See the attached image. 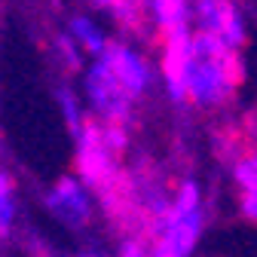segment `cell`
<instances>
[{
	"instance_id": "3",
	"label": "cell",
	"mask_w": 257,
	"mask_h": 257,
	"mask_svg": "<svg viewBox=\"0 0 257 257\" xmlns=\"http://www.w3.org/2000/svg\"><path fill=\"white\" fill-rule=\"evenodd\" d=\"M208 227V196L196 175L172 184V199L159 220L141 236L147 257H193Z\"/></svg>"
},
{
	"instance_id": "6",
	"label": "cell",
	"mask_w": 257,
	"mask_h": 257,
	"mask_svg": "<svg viewBox=\"0 0 257 257\" xmlns=\"http://www.w3.org/2000/svg\"><path fill=\"white\" fill-rule=\"evenodd\" d=\"M98 58L104 61V68L113 74V80L125 89V95L135 104H141L150 95V89L156 83V68L141 46H135L132 40H113L110 37L107 49Z\"/></svg>"
},
{
	"instance_id": "15",
	"label": "cell",
	"mask_w": 257,
	"mask_h": 257,
	"mask_svg": "<svg viewBox=\"0 0 257 257\" xmlns=\"http://www.w3.org/2000/svg\"><path fill=\"white\" fill-rule=\"evenodd\" d=\"M52 58H55V64L64 71V74H80L83 71V64H86V58H83V52L77 49V43L64 34V28L61 31H55L52 34Z\"/></svg>"
},
{
	"instance_id": "13",
	"label": "cell",
	"mask_w": 257,
	"mask_h": 257,
	"mask_svg": "<svg viewBox=\"0 0 257 257\" xmlns=\"http://www.w3.org/2000/svg\"><path fill=\"white\" fill-rule=\"evenodd\" d=\"M89 7L95 13H104L110 22H116L122 31H132V34L147 25L141 0H89Z\"/></svg>"
},
{
	"instance_id": "4",
	"label": "cell",
	"mask_w": 257,
	"mask_h": 257,
	"mask_svg": "<svg viewBox=\"0 0 257 257\" xmlns=\"http://www.w3.org/2000/svg\"><path fill=\"white\" fill-rule=\"evenodd\" d=\"M80 98L86 107V116L98 125H125L132 128L138 104L125 95V89L113 80V74L104 68L101 58H89L80 71Z\"/></svg>"
},
{
	"instance_id": "14",
	"label": "cell",
	"mask_w": 257,
	"mask_h": 257,
	"mask_svg": "<svg viewBox=\"0 0 257 257\" xmlns=\"http://www.w3.org/2000/svg\"><path fill=\"white\" fill-rule=\"evenodd\" d=\"M55 104H58V113H61L64 128H68L71 138H74V135L80 132V128L89 122V116H86V107H83V98H80L77 86L61 83V86L55 89Z\"/></svg>"
},
{
	"instance_id": "1",
	"label": "cell",
	"mask_w": 257,
	"mask_h": 257,
	"mask_svg": "<svg viewBox=\"0 0 257 257\" xmlns=\"http://www.w3.org/2000/svg\"><path fill=\"white\" fill-rule=\"evenodd\" d=\"M132 147V128L86 122L74 135V175L95 193L101 214L110 220L125 181V153Z\"/></svg>"
},
{
	"instance_id": "5",
	"label": "cell",
	"mask_w": 257,
	"mask_h": 257,
	"mask_svg": "<svg viewBox=\"0 0 257 257\" xmlns=\"http://www.w3.org/2000/svg\"><path fill=\"white\" fill-rule=\"evenodd\" d=\"M43 211L49 214L52 223H58L61 230L68 233H89L101 217V208H98V199L95 193L74 175H58L46 190H43Z\"/></svg>"
},
{
	"instance_id": "2",
	"label": "cell",
	"mask_w": 257,
	"mask_h": 257,
	"mask_svg": "<svg viewBox=\"0 0 257 257\" xmlns=\"http://www.w3.org/2000/svg\"><path fill=\"white\" fill-rule=\"evenodd\" d=\"M245 83L242 52L193 31L184 64V104L196 110H223Z\"/></svg>"
},
{
	"instance_id": "11",
	"label": "cell",
	"mask_w": 257,
	"mask_h": 257,
	"mask_svg": "<svg viewBox=\"0 0 257 257\" xmlns=\"http://www.w3.org/2000/svg\"><path fill=\"white\" fill-rule=\"evenodd\" d=\"M190 4L193 0H141L144 22L159 37L172 34V31H184L190 28Z\"/></svg>"
},
{
	"instance_id": "9",
	"label": "cell",
	"mask_w": 257,
	"mask_h": 257,
	"mask_svg": "<svg viewBox=\"0 0 257 257\" xmlns=\"http://www.w3.org/2000/svg\"><path fill=\"white\" fill-rule=\"evenodd\" d=\"M227 169H230V184L236 193V208L245 223H254L257 220V156L254 150L251 147L239 150Z\"/></svg>"
},
{
	"instance_id": "16",
	"label": "cell",
	"mask_w": 257,
	"mask_h": 257,
	"mask_svg": "<svg viewBox=\"0 0 257 257\" xmlns=\"http://www.w3.org/2000/svg\"><path fill=\"white\" fill-rule=\"evenodd\" d=\"M74 257H113V251H107V248H98V245H89V248H80Z\"/></svg>"
},
{
	"instance_id": "17",
	"label": "cell",
	"mask_w": 257,
	"mask_h": 257,
	"mask_svg": "<svg viewBox=\"0 0 257 257\" xmlns=\"http://www.w3.org/2000/svg\"><path fill=\"white\" fill-rule=\"evenodd\" d=\"M31 257H71V254H61V251H52V248H31Z\"/></svg>"
},
{
	"instance_id": "10",
	"label": "cell",
	"mask_w": 257,
	"mask_h": 257,
	"mask_svg": "<svg viewBox=\"0 0 257 257\" xmlns=\"http://www.w3.org/2000/svg\"><path fill=\"white\" fill-rule=\"evenodd\" d=\"M64 34L77 43V49L83 52L86 61H89V58H98V55L107 49V43H110L107 28L95 19L92 13H74V16L68 19V25H64Z\"/></svg>"
},
{
	"instance_id": "12",
	"label": "cell",
	"mask_w": 257,
	"mask_h": 257,
	"mask_svg": "<svg viewBox=\"0 0 257 257\" xmlns=\"http://www.w3.org/2000/svg\"><path fill=\"white\" fill-rule=\"evenodd\" d=\"M22 227V193L10 169H0V242H13Z\"/></svg>"
},
{
	"instance_id": "7",
	"label": "cell",
	"mask_w": 257,
	"mask_h": 257,
	"mask_svg": "<svg viewBox=\"0 0 257 257\" xmlns=\"http://www.w3.org/2000/svg\"><path fill=\"white\" fill-rule=\"evenodd\" d=\"M190 28L239 49V52L248 43V19H245V10L239 0H193Z\"/></svg>"
},
{
	"instance_id": "8",
	"label": "cell",
	"mask_w": 257,
	"mask_h": 257,
	"mask_svg": "<svg viewBox=\"0 0 257 257\" xmlns=\"http://www.w3.org/2000/svg\"><path fill=\"white\" fill-rule=\"evenodd\" d=\"M193 28L172 31L159 37V58H156V80L163 83L172 104H184V64H187V46H190Z\"/></svg>"
}]
</instances>
